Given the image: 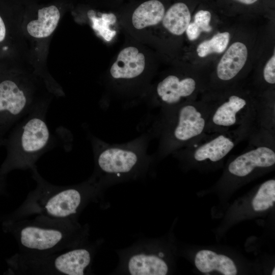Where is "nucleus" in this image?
Here are the masks:
<instances>
[{"label":"nucleus","mask_w":275,"mask_h":275,"mask_svg":"<svg viewBox=\"0 0 275 275\" xmlns=\"http://www.w3.org/2000/svg\"><path fill=\"white\" fill-rule=\"evenodd\" d=\"M190 19L191 14L187 5L177 2L166 11L160 25L170 34L180 36L185 32Z\"/></svg>","instance_id":"nucleus-17"},{"label":"nucleus","mask_w":275,"mask_h":275,"mask_svg":"<svg viewBox=\"0 0 275 275\" xmlns=\"http://www.w3.org/2000/svg\"><path fill=\"white\" fill-rule=\"evenodd\" d=\"M100 241L49 254L19 253L12 261L14 273L19 274L83 275L91 272Z\"/></svg>","instance_id":"nucleus-6"},{"label":"nucleus","mask_w":275,"mask_h":275,"mask_svg":"<svg viewBox=\"0 0 275 275\" xmlns=\"http://www.w3.org/2000/svg\"><path fill=\"white\" fill-rule=\"evenodd\" d=\"M272 274L274 275L275 274V268H274L273 269V271L272 272Z\"/></svg>","instance_id":"nucleus-24"},{"label":"nucleus","mask_w":275,"mask_h":275,"mask_svg":"<svg viewBox=\"0 0 275 275\" xmlns=\"http://www.w3.org/2000/svg\"><path fill=\"white\" fill-rule=\"evenodd\" d=\"M50 102V97L42 101L9 131L3 145L7 156L2 173L31 170L41 156L56 146V137L46 121Z\"/></svg>","instance_id":"nucleus-3"},{"label":"nucleus","mask_w":275,"mask_h":275,"mask_svg":"<svg viewBox=\"0 0 275 275\" xmlns=\"http://www.w3.org/2000/svg\"><path fill=\"white\" fill-rule=\"evenodd\" d=\"M245 5H251L256 3L258 0H235Z\"/></svg>","instance_id":"nucleus-23"},{"label":"nucleus","mask_w":275,"mask_h":275,"mask_svg":"<svg viewBox=\"0 0 275 275\" xmlns=\"http://www.w3.org/2000/svg\"><path fill=\"white\" fill-rule=\"evenodd\" d=\"M275 201V180H268L261 184L252 201L254 210L264 211L274 205Z\"/></svg>","instance_id":"nucleus-18"},{"label":"nucleus","mask_w":275,"mask_h":275,"mask_svg":"<svg viewBox=\"0 0 275 275\" xmlns=\"http://www.w3.org/2000/svg\"><path fill=\"white\" fill-rule=\"evenodd\" d=\"M260 128L258 125H246L230 130L205 133L175 152L189 155L197 162H216L228 155L240 142Z\"/></svg>","instance_id":"nucleus-10"},{"label":"nucleus","mask_w":275,"mask_h":275,"mask_svg":"<svg viewBox=\"0 0 275 275\" xmlns=\"http://www.w3.org/2000/svg\"><path fill=\"white\" fill-rule=\"evenodd\" d=\"M230 38L227 32L218 33L210 39L201 42L197 47V52L199 57L204 58L213 53H221L227 48Z\"/></svg>","instance_id":"nucleus-19"},{"label":"nucleus","mask_w":275,"mask_h":275,"mask_svg":"<svg viewBox=\"0 0 275 275\" xmlns=\"http://www.w3.org/2000/svg\"><path fill=\"white\" fill-rule=\"evenodd\" d=\"M212 101L194 100L162 109L159 125L161 155L174 152L206 133Z\"/></svg>","instance_id":"nucleus-5"},{"label":"nucleus","mask_w":275,"mask_h":275,"mask_svg":"<svg viewBox=\"0 0 275 275\" xmlns=\"http://www.w3.org/2000/svg\"><path fill=\"white\" fill-rule=\"evenodd\" d=\"M90 139L95 162L93 174L105 187L136 179L147 171L151 158L146 153L144 139L122 145L108 144L94 136Z\"/></svg>","instance_id":"nucleus-4"},{"label":"nucleus","mask_w":275,"mask_h":275,"mask_svg":"<svg viewBox=\"0 0 275 275\" xmlns=\"http://www.w3.org/2000/svg\"><path fill=\"white\" fill-rule=\"evenodd\" d=\"M248 56V48L244 44L236 42L231 44L217 66L218 79L223 81L233 79L244 66Z\"/></svg>","instance_id":"nucleus-14"},{"label":"nucleus","mask_w":275,"mask_h":275,"mask_svg":"<svg viewBox=\"0 0 275 275\" xmlns=\"http://www.w3.org/2000/svg\"><path fill=\"white\" fill-rule=\"evenodd\" d=\"M166 9L160 0H145L120 18L130 37L149 47Z\"/></svg>","instance_id":"nucleus-11"},{"label":"nucleus","mask_w":275,"mask_h":275,"mask_svg":"<svg viewBox=\"0 0 275 275\" xmlns=\"http://www.w3.org/2000/svg\"><path fill=\"white\" fill-rule=\"evenodd\" d=\"M195 264L197 268L203 273L215 270L224 275L237 274L236 266L230 258L209 250L199 251L196 255Z\"/></svg>","instance_id":"nucleus-16"},{"label":"nucleus","mask_w":275,"mask_h":275,"mask_svg":"<svg viewBox=\"0 0 275 275\" xmlns=\"http://www.w3.org/2000/svg\"><path fill=\"white\" fill-rule=\"evenodd\" d=\"M211 18V14L209 11L202 10L195 14L194 21L192 23L201 33L210 32L212 30V28L209 24Z\"/></svg>","instance_id":"nucleus-20"},{"label":"nucleus","mask_w":275,"mask_h":275,"mask_svg":"<svg viewBox=\"0 0 275 275\" xmlns=\"http://www.w3.org/2000/svg\"><path fill=\"white\" fill-rule=\"evenodd\" d=\"M268 107L241 94H233L212 101L206 133L222 132L246 125L266 128L274 114Z\"/></svg>","instance_id":"nucleus-9"},{"label":"nucleus","mask_w":275,"mask_h":275,"mask_svg":"<svg viewBox=\"0 0 275 275\" xmlns=\"http://www.w3.org/2000/svg\"><path fill=\"white\" fill-rule=\"evenodd\" d=\"M164 257L153 249L151 240L144 241L120 253L118 270L132 275H165L169 268Z\"/></svg>","instance_id":"nucleus-12"},{"label":"nucleus","mask_w":275,"mask_h":275,"mask_svg":"<svg viewBox=\"0 0 275 275\" xmlns=\"http://www.w3.org/2000/svg\"><path fill=\"white\" fill-rule=\"evenodd\" d=\"M154 63L149 46L129 36L108 67V83L124 93L146 89L154 73Z\"/></svg>","instance_id":"nucleus-7"},{"label":"nucleus","mask_w":275,"mask_h":275,"mask_svg":"<svg viewBox=\"0 0 275 275\" xmlns=\"http://www.w3.org/2000/svg\"><path fill=\"white\" fill-rule=\"evenodd\" d=\"M197 88L194 78L170 74L157 82L153 89V98L162 109H167L193 100Z\"/></svg>","instance_id":"nucleus-13"},{"label":"nucleus","mask_w":275,"mask_h":275,"mask_svg":"<svg viewBox=\"0 0 275 275\" xmlns=\"http://www.w3.org/2000/svg\"><path fill=\"white\" fill-rule=\"evenodd\" d=\"M20 252L49 254L83 245L88 242L89 228L78 219L36 215L15 220L12 226Z\"/></svg>","instance_id":"nucleus-2"},{"label":"nucleus","mask_w":275,"mask_h":275,"mask_svg":"<svg viewBox=\"0 0 275 275\" xmlns=\"http://www.w3.org/2000/svg\"><path fill=\"white\" fill-rule=\"evenodd\" d=\"M60 17V10L56 5L42 7L38 10L37 19L28 23L27 32L35 38H46L54 32Z\"/></svg>","instance_id":"nucleus-15"},{"label":"nucleus","mask_w":275,"mask_h":275,"mask_svg":"<svg viewBox=\"0 0 275 275\" xmlns=\"http://www.w3.org/2000/svg\"><path fill=\"white\" fill-rule=\"evenodd\" d=\"M38 85L35 78L24 73L0 80V146L17 123L50 97L39 93Z\"/></svg>","instance_id":"nucleus-8"},{"label":"nucleus","mask_w":275,"mask_h":275,"mask_svg":"<svg viewBox=\"0 0 275 275\" xmlns=\"http://www.w3.org/2000/svg\"><path fill=\"white\" fill-rule=\"evenodd\" d=\"M6 34V26L4 21L0 15V42L5 38Z\"/></svg>","instance_id":"nucleus-22"},{"label":"nucleus","mask_w":275,"mask_h":275,"mask_svg":"<svg viewBox=\"0 0 275 275\" xmlns=\"http://www.w3.org/2000/svg\"><path fill=\"white\" fill-rule=\"evenodd\" d=\"M263 76L264 81L268 84H275V55L269 59L265 65L263 71Z\"/></svg>","instance_id":"nucleus-21"},{"label":"nucleus","mask_w":275,"mask_h":275,"mask_svg":"<svg viewBox=\"0 0 275 275\" xmlns=\"http://www.w3.org/2000/svg\"><path fill=\"white\" fill-rule=\"evenodd\" d=\"M31 170L36 186L16 211V220L36 215L78 219L89 204L99 201L106 187L94 174L80 183L59 186L43 178L36 166Z\"/></svg>","instance_id":"nucleus-1"}]
</instances>
